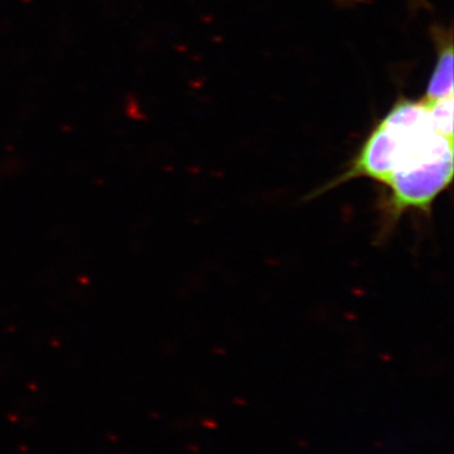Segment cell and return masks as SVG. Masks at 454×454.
I'll list each match as a JSON object with an SVG mask.
<instances>
[{
    "mask_svg": "<svg viewBox=\"0 0 454 454\" xmlns=\"http://www.w3.org/2000/svg\"><path fill=\"white\" fill-rule=\"evenodd\" d=\"M453 138L438 133L426 101H399L370 134L355 160L315 195L370 179L385 190L382 236L408 212L430 215L453 181Z\"/></svg>",
    "mask_w": 454,
    "mask_h": 454,
    "instance_id": "1",
    "label": "cell"
},
{
    "mask_svg": "<svg viewBox=\"0 0 454 454\" xmlns=\"http://www.w3.org/2000/svg\"><path fill=\"white\" fill-rule=\"evenodd\" d=\"M453 97V49L448 44L439 56L434 73L427 90L426 101Z\"/></svg>",
    "mask_w": 454,
    "mask_h": 454,
    "instance_id": "2",
    "label": "cell"
},
{
    "mask_svg": "<svg viewBox=\"0 0 454 454\" xmlns=\"http://www.w3.org/2000/svg\"><path fill=\"white\" fill-rule=\"evenodd\" d=\"M429 109L430 121L438 133L448 138H453V97L438 98L434 101H426Z\"/></svg>",
    "mask_w": 454,
    "mask_h": 454,
    "instance_id": "3",
    "label": "cell"
}]
</instances>
